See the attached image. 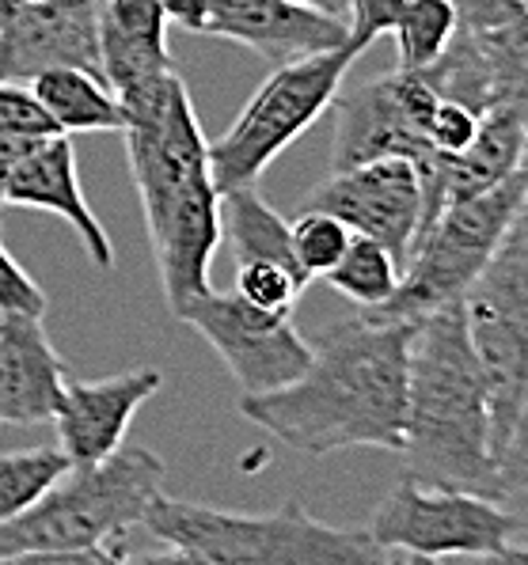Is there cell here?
Returning <instances> with one entry per match:
<instances>
[{"label":"cell","instance_id":"d6a6232c","mask_svg":"<svg viewBox=\"0 0 528 565\" xmlns=\"http://www.w3.org/2000/svg\"><path fill=\"white\" fill-rule=\"evenodd\" d=\"M350 4V15H346V31H350V42L366 54L369 46L395 28L406 0H346Z\"/></svg>","mask_w":528,"mask_h":565},{"label":"cell","instance_id":"8d00e7d4","mask_svg":"<svg viewBox=\"0 0 528 565\" xmlns=\"http://www.w3.org/2000/svg\"><path fill=\"white\" fill-rule=\"evenodd\" d=\"M15 4H20V0H0V28H4V23H8V15L15 12Z\"/></svg>","mask_w":528,"mask_h":565},{"label":"cell","instance_id":"7402d4cb","mask_svg":"<svg viewBox=\"0 0 528 565\" xmlns=\"http://www.w3.org/2000/svg\"><path fill=\"white\" fill-rule=\"evenodd\" d=\"M475 39L490 68V110H509L528 126V8Z\"/></svg>","mask_w":528,"mask_h":565},{"label":"cell","instance_id":"44dd1931","mask_svg":"<svg viewBox=\"0 0 528 565\" xmlns=\"http://www.w3.org/2000/svg\"><path fill=\"white\" fill-rule=\"evenodd\" d=\"M221 236H229L236 263H282L311 285V277L293 255L289 221L266 205L255 186H236L221 194Z\"/></svg>","mask_w":528,"mask_h":565},{"label":"cell","instance_id":"9a60e30c","mask_svg":"<svg viewBox=\"0 0 528 565\" xmlns=\"http://www.w3.org/2000/svg\"><path fill=\"white\" fill-rule=\"evenodd\" d=\"M202 34L240 42L274 65L350 42L346 23L297 0H210Z\"/></svg>","mask_w":528,"mask_h":565},{"label":"cell","instance_id":"5bb4252c","mask_svg":"<svg viewBox=\"0 0 528 565\" xmlns=\"http://www.w3.org/2000/svg\"><path fill=\"white\" fill-rule=\"evenodd\" d=\"M163 387L160 369H134L107 380H65L57 403V448L68 463H95L126 440L134 414Z\"/></svg>","mask_w":528,"mask_h":565},{"label":"cell","instance_id":"484cf974","mask_svg":"<svg viewBox=\"0 0 528 565\" xmlns=\"http://www.w3.org/2000/svg\"><path fill=\"white\" fill-rule=\"evenodd\" d=\"M456 12L448 0H406L400 20H395V46H400V68H426L441 57L448 39L456 34Z\"/></svg>","mask_w":528,"mask_h":565},{"label":"cell","instance_id":"e575fe53","mask_svg":"<svg viewBox=\"0 0 528 565\" xmlns=\"http://www.w3.org/2000/svg\"><path fill=\"white\" fill-rule=\"evenodd\" d=\"M46 141V137H15V134H0V209H4V190L12 171L20 168V160L28 156L34 145Z\"/></svg>","mask_w":528,"mask_h":565},{"label":"cell","instance_id":"e0dca14e","mask_svg":"<svg viewBox=\"0 0 528 565\" xmlns=\"http://www.w3.org/2000/svg\"><path fill=\"white\" fill-rule=\"evenodd\" d=\"M528 145V126L509 110H487L479 121V134L456 156H437L426 171H419L422 182V221L419 232L441 213L445 205L464 198L487 194L498 182L517 175Z\"/></svg>","mask_w":528,"mask_h":565},{"label":"cell","instance_id":"ab89813d","mask_svg":"<svg viewBox=\"0 0 528 565\" xmlns=\"http://www.w3.org/2000/svg\"><path fill=\"white\" fill-rule=\"evenodd\" d=\"M514 232H517V236H525V239H528V228H514Z\"/></svg>","mask_w":528,"mask_h":565},{"label":"cell","instance_id":"30bf717a","mask_svg":"<svg viewBox=\"0 0 528 565\" xmlns=\"http://www.w3.org/2000/svg\"><path fill=\"white\" fill-rule=\"evenodd\" d=\"M176 319L210 342L240 395H266L293 384L311 361V342L293 327V316L258 308L236 289H205L202 297L187 300Z\"/></svg>","mask_w":528,"mask_h":565},{"label":"cell","instance_id":"836d02e7","mask_svg":"<svg viewBox=\"0 0 528 565\" xmlns=\"http://www.w3.org/2000/svg\"><path fill=\"white\" fill-rule=\"evenodd\" d=\"M456 12V23L464 31H490V28H501L506 20H514L517 12H525L521 0H448Z\"/></svg>","mask_w":528,"mask_h":565},{"label":"cell","instance_id":"f1b7e54d","mask_svg":"<svg viewBox=\"0 0 528 565\" xmlns=\"http://www.w3.org/2000/svg\"><path fill=\"white\" fill-rule=\"evenodd\" d=\"M0 134L15 137H54L62 134L42 99L23 81H0Z\"/></svg>","mask_w":528,"mask_h":565},{"label":"cell","instance_id":"8fae6325","mask_svg":"<svg viewBox=\"0 0 528 565\" xmlns=\"http://www.w3.org/2000/svg\"><path fill=\"white\" fill-rule=\"evenodd\" d=\"M437 99L441 95L422 81V73L411 68L373 76L346 92L339 88L331 103V171H346L380 156H403L414 163V171H426L437 160L426 137Z\"/></svg>","mask_w":528,"mask_h":565},{"label":"cell","instance_id":"4fadbf2b","mask_svg":"<svg viewBox=\"0 0 528 565\" xmlns=\"http://www.w3.org/2000/svg\"><path fill=\"white\" fill-rule=\"evenodd\" d=\"M103 0H20L0 28V81H34L50 68L99 73Z\"/></svg>","mask_w":528,"mask_h":565},{"label":"cell","instance_id":"2e32d148","mask_svg":"<svg viewBox=\"0 0 528 565\" xmlns=\"http://www.w3.org/2000/svg\"><path fill=\"white\" fill-rule=\"evenodd\" d=\"M4 205L42 209V213L62 216V221L73 224V232L81 236L92 263L99 269H115V243L103 232L92 205L84 202L81 171H76V149L68 134L46 137V141H39L23 156L20 168L8 179Z\"/></svg>","mask_w":528,"mask_h":565},{"label":"cell","instance_id":"277c9868","mask_svg":"<svg viewBox=\"0 0 528 565\" xmlns=\"http://www.w3.org/2000/svg\"><path fill=\"white\" fill-rule=\"evenodd\" d=\"M163 459L118 445L68 471L20 516L0 524V562H123L126 539L163 493Z\"/></svg>","mask_w":528,"mask_h":565},{"label":"cell","instance_id":"ba28073f","mask_svg":"<svg viewBox=\"0 0 528 565\" xmlns=\"http://www.w3.org/2000/svg\"><path fill=\"white\" fill-rule=\"evenodd\" d=\"M521 520L501 501L453 486H426L406 475L373 512L369 539L392 562L501 558Z\"/></svg>","mask_w":528,"mask_h":565},{"label":"cell","instance_id":"74e56055","mask_svg":"<svg viewBox=\"0 0 528 565\" xmlns=\"http://www.w3.org/2000/svg\"><path fill=\"white\" fill-rule=\"evenodd\" d=\"M514 228H528V198H525L521 213H517V224H514Z\"/></svg>","mask_w":528,"mask_h":565},{"label":"cell","instance_id":"83f0119b","mask_svg":"<svg viewBox=\"0 0 528 565\" xmlns=\"http://www.w3.org/2000/svg\"><path fill=\"white\" fill-rule=\"evenodd\" d=\"M308 289L305 277H297L282 263H236V292L266 311L293 316L300 292Z\"/></svg>","mask_w":528,"mask_h":565},{"label":"cell","instance_id":"7c38bea8","mask_svg":"<svg viewBox=\"0 0 528 565\" xmlns=\"http://www.w3.org/2000/svg\"><path fill=\"white\" fill-rule=\"evenodd\" d=\"M308 209L339 216L350 232L384 243L406 266L422 221V182L411 160L380 156V160L353 163L346 171H331L308 194Z\"/></svg>","mask_w":528,"mask_h":565},{"label":"cell","instance_id":"5b68a950","mask_svg":"<svg viewBox=\"0 0 528 565\" xmlns=\"http://www.w3.org/2000/svg\"><path fill=\"white\" fill-rule=\"evenodd\" d=\"M160 551L145 558L171 562H218V565H373L392 562L369 539V532L319 524L300 501H285L271 516L224 512L194 501L156 498L141 520Z\"/></svg>","mask_w":528,"mask_h":565},{"label":"cell","instance_id":"7a4b0ae2","mask_svg":"<svg viewBox=\"0 0 528 565\" xmlns=\"http://www.w3.org/2000/svg\"><path fill=\"white\" fill-rule=\"evenodd\" d=\"M129 156L149 243L160 269L163 300L176 316L210 285V263L221 247V194L210 175V141L176 68L118 95Z\"/></svg>","mask_w":528,"mask_h":565},{"label":"cell","instance_id":"ffe728a7","mask_svg":"<svg viewBox=\"0 0 528 565\" xmlns=\"http://www.w3.org/2000/svg\"><path fill=\"white\" fill-rule=\"evenodd\" d=\"M34 95L62 134H123L126 118L118 95L107 88L99 73L88 68H50L31 81Z\"/></svg>","mask_w":528,"mask_h":565},{"label":"cell","instance_id":"4dcf8cb0","mask_svg":"<svg viewBox=\"0 0 528 565\" xmlns=\"http://www.w3.org/2000/svg\"><path fill=\"white\" fill-rule=\"evenodd\" d=\"M479 121L483 115H475V110L461 107V103L453 99H437L434 115H430V149L437 156H456L464 152L467 145L475 141V134H479Z\"/></svg>","mask_w":528,"mask_h":565},{"label":"cell","instance_id":"3957f363","mask_svg":"<svg viewBox=\"0 0 528 565\" xmlns=\"http://www.w3.org/2000/svg\"><path fill=\"white\" fill-rule=\"evenodd\" d=\"M406 475L501 501L490 445V398L461 300L419 319L406 358Z\"/></svg>","mask_w":528,"mask_h":565},{"label":"cell","instance_id":"1f68e13d","mask_svg":"<svg viewBox=\"0 0 528 565\" xmlns=\"http://www.w3.org/2000/svg\"><path fill=\"white\" fill-rule=\"evenodd\" d=\"M0 316H46V292L0 243Z\"/></svg>","mask_w":528,"mask_h":565},{"label":"cell","instance_id":"f35d334b","mask_svg":"<svg viewBox=\"0 0 528 565\" xmlns=\"http://www.w3.org/2000/svg\"><path fill=\"white\" fill-rule=\"evenodd\" d=\"M517 175H521L525 186H528V145H525V156H521V168H517Z\"/></svg>","mask_w":528,"mask_h":565},{"label":"cell","instance_id":"9c48e42d","mask_svg":"<svg viewBox=\"0 0 528 565\" xmlns=\"http://www.w3.org/2000/svg\"><path fill=\"white\" fill-rule=\"evenodd\" d=\"M464 327L490 398L495 463L514 429L528 376V243L509 232L479 281L464 292Z\"/></svg>","mask_w":528,"mask_h":565},{"label":"cell","instance_id":"4316f807","mask_svg":"<svg viewBox=\"0 0 528 565\" xmlns=\"http://www.w3.org/2000/svg\"><path fill=\"white\" fill-rule=\"evenodd\" d=\"M289 239L300 269L316 281V277H324L342 258L346 243H350V228L339 216L324 213V209H305L297 216V224H289Z\"/></svg>","mask_w":528,"mask_h":565},{"label":"cell","instance_id":"8992f818","mask_svg":"<svg viewBox=\"0 0 528 565\" xmlns=\"http://www.w3.org/2000/svg\"><path fill=\"white\" fill-rule=\"evenodd\" d=\"M528 198L521 175H509L487 194L445 205L426 228L414 236L403 277L395 292L380 308H361L373 319H414L448 303L464 300V292L479 281L490 258L514 232L517 213Z\"/></svg>","mask_w":528,"mask_h":565},{"label":"cell","instance_id":"60d3db41","mask_svg":"<svg viewBox=\"0 0 528 565\" xmlns=\"http://www.w3.org/2000/svg\"><path fill=\"white\" fill-rule=\"evenodd\" d=\"M521 4H525V8H528V0H521Z\"/></svg>","mask_w":528,"mask_h":565},{"label":"cell","instance_id":"ac0fdd59","mask_svg":"<svg viewBox=\"0 0 528 565\" xmlns=\"http://www.w3.org/2000/svg\"><path fill=\"white\" fill-rule=\"evenodd\" d=\"M65 380L42 316H0V425L54 422Z\"/></svg>","mask_w":528,"mask_h":565},{"label":"cell","instance_id":"d590c367","mask_svg":"<svg viewBox=\"0 0 528 565\" xmlns=\"http://www.w3.org/2000/svg\"><path fill=\"white\" fill-rule=\"evenodd\" d=\"M160 8H163V15H168V23H176V28L194 31V34L205 31L210 0H160Z\"/></svg>","mask_w":528,"mask_h":565},{"label":"cell","instance_id":"d6986e66","mask_svg":"<svg viewBox=\"0 0 528 565\" xmlns=\"http://www.w3.org/2000/svg\"><path fill=\"white\" fill-rule=\"evenodd\" d=\"M99 68L115 95L176 68L168 54V15L160 0H103Z\"/></svg>","mask_w":528,"mask_h":565},{"label":"cell","instance_id":"52a82bcc","mask_svg":"<svg viewBox=\"0 0 528 565\" xmlns=\"http://www.w3.org/2000/svg\"><path fill=\"white\" fill-rule=\"evenodd\" d=\"M358 57L361 50L353 42H342L319 54L282 61L263 81V88L247 99L236 121L218 141H210V175L218 194L255 186L263 171L331 110Z\"/></svg>","mask_w":528,"mask_h":565},{"label":"cell","instance_id":"603a6c76","mask_svg":"<svg viewBox=\"0 0 528 565\" xmlns=\"http://www.w3.org/2000/svg\"><path fill=\"white\" fill-rule=\"evenodd\" d=\"M403 277V263L384 247V243L350 232L342 258L324 274V281L358 308H380L395 292Z\"/></svg>","mask_w":528,"mask_h":565},{"label":"cell","instance_id":"d4e9b609","mask_svg":"<svg viewBox=\"0 0 528 565\" xmlns=\"http://www.w3.org/2000/svg\"><path fill=\"white\" fill-rule=\"evenodd\" d=\"M68 467L73 463L57 445L4 451L0 456V524L28 512Z\"/></svg>","mask_w":528,"mask_h":565},{"label":"cell","instance_id":"cb8c5ba5","mask_svg":"<svg viewBox=\"0 0 528 565\" xmlns=\"http://www.w3.org/2000/svg\"><path fill=\"white\" fill-rule=\"evenodd\" d=\"M419 73L441 99L461 103V107L475 110V115H487L490 110L487 54H483L479 39H475L472 31L456 28V34L448 39V46L441 50V57L430 61V65L419 68Z\"/></svg>","mask_w":528,"mask_h":565},{"label":"cell","instance_id":"f546056e","mask_svg":"<svg viewBox=\"0 0 528 565\" xmlns=\"http://www.w3.org/2000/svg\"><path fill=\"white\" fill-rule=\"evenodd\" d=\"M498 490H501V505L528 498V376H525V391H521V406H517V417H514V429H509V440L498 456Z\"/></svg>","mask_w":528,"mask_h":565},{"label":"cell","instance_id":"6da1fadb","mask_svg":"<svg viewBox=\"0 0 528 565\" xmlns=\"http://www.w3.org/2000/svg\"><path fill=\"white\" fill-rule=\"evenodd\" d=\"M414 319H373L366 311L335 319L311 342V361L293 384L240 395L251 425L305 456L346 448H403L406 358Z\"/></svg>","mask_w":528,"mask_h":565}]
</instances>
